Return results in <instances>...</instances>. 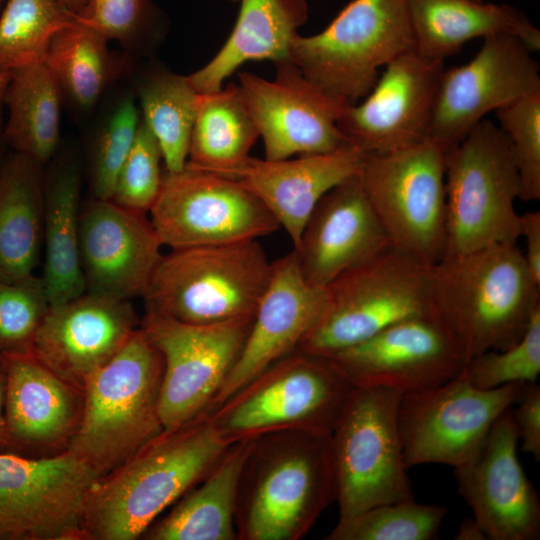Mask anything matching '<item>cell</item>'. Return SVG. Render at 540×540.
Here are the masks:
<instances>
[{
    "label": "cell",
    "mask_w": 540,
    "mask_h": 540,
    "mask_svg": "<svg viewBox=\"0 0 540 540\" xmlns=\"http://www.w3.org/2000/svg\"><path fill=\"white\" fill-rule=\"evenodd\" d=\"M519 238L524 240L525 251L522 252L526 266L540 285V212L531 211L520 214Z\"/></svg>",
    "instance_id": "45"
},
{
    "label": "cell",
    "mask_w": 540,
    "mask_h": 540,
    "mask_svg": "<svg viewBox=\"0 0 540 540\" xmlns=\"http://www.w3.org/2000/svg\"><path fill=\"white\" fill-rule=\"evenodd\" d=\"M142 121L156 138L165 171L182 170L188 159L198 93L186 76L155 71L139 86Z\"/></svg>",
    "instance_id": "35"
},
{
    "label": "cell",
    "mask_w": 540,
    "mask_h": 540,
    "mask_svg": "<svg viewBox=\"0 0 540 540\" xmlns=\"http://www.w3.org/2000/svg\"><path fill=\"white\" fill-rule=\"evenodd\" d=\"M97 479L68 450L39 458L0 451V540H85L84 509Z\"/></svg>",
    "instance_id": "15"
},
{
    "label": "cell",
    "mask_w": 540,
    "mask_h": 540,
    "mask_svg": "<svg viewBox=\"0 0 540 540\" xmlns=\"http://www.w3.org/2000/svg\"><path fill=\"white\" fill-rule=\"evenodd\" d=\"M273 80L240 72L239 88L265 159L329 153L347 146L337 122L348 106L307 79L291 61L275 64Z\"/></svg>",
    "instance_id": "17"
},
{
    "label": "cell",
    "mask_w": 540,
    "mask_h": 540,
    "mask_svg": "<svg viewBox=\"0 0 540 540\" xmlns=\"http://www.w3.org/2000/svg\"><path fill=\"white\" fill-rule=\"evenodd\" d=\"M415 50L433 59L458 53L468 41L494 34L518 37L540 50V31L516 8L482 0H410Z\"/></svg>",
    "instance_id": "28"
},
{
    "label": "cell",
    "mask_w": 540,
    "mask_h": 540,
    "mask_svg": "<svg viewBox=\"0 0 540 540\" xmlns=\"http://www.w3.org/2000/svg\"><path fill=\"white\" fill-rule=\"evenodd\" d=\"M134 100L122 99L98 134L91 163V191L95 199L110 200L119 171L134 143L140 123Z\"/></svg>",
    "instance_id": "41"
},
{
    "label": "cell",
    "mask_w": 540,
    "mask_h": 540,
    "mask_svg": "<svg viewBox=\"0 0 540 540\" xmlns=\"http://www.w3.org/2000/svg\"><path fill=\"white\" fill-rule=\"evenodd\" d=\"M258 138L238 84L198 93L187 164L228 175L251 157Z\"/></svg>",
    "instance_id": "33"
},
{
    "label": "cell",
    "mask_w": 540,
    "mask_h": 540,
    "mask_svg": "<svg viewBox=\"0 0 540 540\" xmlns=\"http://www.w3.org/2000/svg\"><path fill=\"white\" fill-rule=\"evenodd\" d=\"M162 246L145 213L95 198L80 210L86 292L120 300L143 298L163 256Z\"/></svg>",
    "instance_id": "21"
},
{
    "label": "cell",
    "mask_w": 540,
    "mask_h": 540,
    "mask_svg": "<svg viewBox=\"0 0 540 540\" xmlns=\"http://www.w3.org/2000/svg\"><path fill=\"white\" fill-rule=\"evenodd\" d=\"M160 146L140 119L132 148L116 179L111 200L126 208L149 212L156 201L163 180Z\"/></svg>",
    "instance_id": "42"
},
{
    "label": "cell",
    "mask_w": 540,
    "mask_h": 540,
    "mask_svg": "<svg viewBox=\"0 0 540 540\" xmlns=\"http://www.w3.org/2000/svg\"><path fill=\"white\" fill-rule=\"evenodd\" d=\"M5 0H0V12H1V6H2V3L4 2Z\"/></svg>",
    "instance_id": "52"
},
{
    "label": "cell",
    "mask_w": 540,
    "mask_h": 540,
    "mask_svg": "<svg viewBox=\"0 0 540 540\" xmlns=\"http://www.w3.org/2000/svg\"><path fill=\"white\" fill-rule=\"evenodd\" d=\"M446 246L443 257L516 244L520 183L510 143L483 119L445 152Z\"/></svg>",
    "instance_id": "8"
},
{
    "label": "cell",
    "mask_w": 540,
    "mask_h": 540,
    "mask_svg": "<svg viewBox=\"0 0 540 540\" xmlns=\"http://www.w3.org/2000/svg\"><path fill=\"white\" fill-rule=\"evenodd\" d=\"M390 246L359 172L320 199L293 251L304 278L315 287L325 288Z\"/></svg>",
    "instance_id": "24"
},
{
    "label": "cell",
    "mask_w": 540,
    "mask_h": 540,
    "mask_svg": "<svg viewBox=\"0 0 540 540\" xmlns=\"http://www.w3.org/2000/svg\"><path fill=\"white\" fill-rule=\"evenodd\" d=\"M149 213L162 245L171 249L258 240L281 229L237 179L187 163L164 172Z\"/></svg>",
    "instance_id": "12"
},
{
    "label": "cell",
    "mask_w": 540,
    "mask_h": 540,
    "mask_svg": "<svg viewBox=\"0 0 540 540\" xmlns=\"http://www.w3.org/2000/svg\"><path fill=\"white\" fill-rule=\"evenodd\" d=\"M163 359L139 326L86 382L79 425L66 450L99 478L163 430Z\"/></svg>",
    "instance_id": "4"
},
{
    "label": "cell",
    "mask_w": 540,
    "mask_h": 540,
    "mask_svg": "<svg viewBox=\"0 0 540 540\" xmlns=\"http://www.w3.org/2000/svg\"><path fill=\"white\" fill-rule=\"evenodd\" d=\"M524 384L480 389L462 369L441 385L402 394L397 422L406 468L429 463L456 468L468 461Z\"/></svg>",
    "instance_id": "13"
},
{
    "label": "cell",
    "mask_w": 540,
    "mask_h": 540,
    "mask_svg": "<svg viewBox=\"0 0 540 540\" xmlns=\"http://www.w3.org/2000/svg\"><path fill=\"white\" fill-rule=\"evenodd\" d=\"M447 509L415 499L379 504L339 517L326 540H432Z\"/></svg>",
    "instance_id": "37"
},
{
    "label": "cell",
    "mask_w": 540,
    "mask_h": 540,
    "mask_svg": "<svg viewBox=\"0 0 540 540\" xmlns=\"http://www.w3.org/2000/svg\"><path fill=\"white\" fill-rule=\"evenodd\" d=\"M146 15V0H86L77 19L108 40L128 41L140 31Z\"/></svg>",
    "instance_id": "43"
},
{
    "label": "cell",
    "mask_w": 540,
    "mask_h": 540,
    "mask_svg": "<svg viewBox=\"0 0 540 540\" xmlns=\"http://www.w3.org/2000/svg\"><path fill=\"white\" fill-rule=\"evenodd\" d=\"M49 307L41 277L0 281V354L31 350Z\"/></svg>",
    "instance_id": "40"
},
{
    "label": "cell",
    "mask_w": 540,
    "mask_h": 540,
    "mask_svg": "<svg viewBox=\"0 0 540 540\" xmlns=\"http://www.w3.org/2000/svg\"><path fill=\"white\" fill-rule=\"evenodd\" d=\"M240 9L227 40L203 67L187 75L197 93L223 87L249 61L290 60L291 43L308 18L306 0H239Z\"/></svg>",
    "instance_id": "27"
},
{
    "label": "cell",
    "mask_w": 540,
    "mask_h": 540,
    "mask_svg": "<svg viewBox=\"0 0 540 540\" xmlns=\"http://www.w3.org/2000/svg\"><path fill=\"white\" fill-rule=\"evenodd\" d=\"M354 387L332 359L297 349L207 414L229 444L283 430L330 435Z\"/></svg>",
    "instance_id": "5"
},
{
    "label": "cell",
    "mask_w": 540,
    "mask_h": 540,
    "mask_svg": "<svg viewBox=\"0 0 540 540\" xmlns=\"http://www.w3.org/2000/svg\"><path fill=\"white\" fill-rule=\"evenodd\" d=\"M443 61L414 49L388 63L363 100L339 118L348 143L365 154H385L427 139Z\"/></svg>",
    "instance_id": "18"
},
{
    "label": "cell",
    "mask_w": 540,
    "mask_h": 540,
    "mask_svg": "<svg viewBox=\"0 0 540 540\" xmlns=\"http://www.w3.org/2000/svg\"><path fill=\"white\" fill-rule=\"evenodd\" d=\"M445 150L427 138L385 154H366V195L393 247L428 266L446 246Z\"/></svg>",
    "instance_id": "11"
},
{
    "label": "cell",
    "mask_w": 540,
    "mask_h": 540,
    "mask_svg": "<svg viewBox=\"0 0 540 540\" xmlns=\"http://www.w3.org/2000/svg\"><path fill=\"white\" fill-rule=\"evenodd\" d=\"M325 301V289L304 278L294 251L272 262L270 279L241 355L210 411L267 367L296 351L319 321Z\"/></svg>",
    "instance_id": "23"
},
{
    "label": "cell",
    "mask_w": 540,
    "mask_h": 540,
    "mask_svg": "<svg viewBox=\"0 0 540 540\" xmlns=\"http://www.w3.org/2000/svg\"><path fill=\"white\" fill-rule=\"evenodd\" d=\"M271 270L258 240L171 249L143 296L146 312L194 325L250 320Z\"/></svg>",
    "instance_id": "6"
},
{
    "label": "cell",
    "mask_w": 540,
    "mask_h": 540,
    "mask_svg": "<svg viewBox=\"0 0 540 540\" xmlns=\"http://www.w3.org/2000/svg\"><path fill=\"white\" fill-rule=\"evenodd\" d=\"M512 407L495 420L476 453L454 468L455 478L489 540H536L540 500L517 456Z\"/></svg>",
    "instance_id": "20"
},
{
    "label": "cell",
    "mask_w": 540,
    "mask_h": 540,
    "mask_svg": "<svg viewBox=\"0 0 540 540\" xmlns=\"http://www.w3.org/2000/svg\"><path fill=\"white\" fill-rule=\"evenodd\" d=\"M477 1H481V0H477Z\"/></svg>",
    "instance_id": "53"
},
{
    "label": "cell",
    "mask_w": 540,
    "mask_h": 540,
    "mask_svg": "<svg viewBox=\"0 0 540 540\" xmlns=\"http://www.w3.org/2000/svg\"><path fill=\"white\" fill-rule=\"evenodd\" d=\"M531 53L518 37L494 34L468 63L444 70L428 138L446 151L487 113L540 91L539 64Z\"/></svg>",
    "instance_id": "16"
},
{
    "label": "cell",
    "mask_w": 540,
    "mask_h": 540,
    "mask_svg": "<svg viewBox=\"0 0 540 540\" xmlns=\"http://www.w3.org/2000/svg\"><path fill=\"white\" fill-rule=\"evenodd\" d=\"M5 387V371L0 360V451H8L9 449L4 416Z\"/></svg>",
    "instance_id": "47"
},
{
    "label": "cell",
    "mask_w": 540,
    "mask_h": 540,
    "mask_svg": "<svg viewBox=\"0 0 540 540\" xmlns=\"http://www.w3.org/2000/svg\"><path fill=\"white\" fill-rule=\"evenodd\" d=\"M81 174L77 162L59 159L44 176L41 276L50 306L86 292L79 253Z\"/></svg>",
    "instance_id": "30"
},
{
    "label": "cell",
    "mask_w": 540,
    "mask_h": 540,
    "mask_svg": "<svg viewBox=\"0 0 540 540\" xmlns=\"http://www.w3.org/2000/svg\"><path fill=\"white\" fill-rule=\"evenodd\" d=\"M430 268L392 245L325 289L323 313L299 346L330 357L407 318L429 314Z\"/></svg>",
    "instance_id": "9"
},
{
    "label": "cell",
    "mask_w": 540,
    "mask_h": 540,
    "mask_svg": "<svg viewBox=\"0 0 540 540\" xmlns=\"http://www.w3.org/2000/svg\"><path fill=\"white\" fill-rule=\"evenodd\" d=\"M73 13L78 14L85 6L86 0H57Z\"/></svg>",
    "instance_id": "49"
},
{
    "label": "cell",
    "mask_w": 540,
    "mask_h": 540,
    "mask_svg": "<svg viewBox=\"0 0 540 540\" xmlns=\"http://www.w3.org/2000/svg\"><path fill=\"white\" fill-rule=\"evenodd\" d=\"M330 435L298 430L251 440L237 497L238 540H299L336 499Z\"/></svg>",
    "instance_id": "3"
},
{
    "label": "cell",
    "mask_w": 540,
    "mask_h": 540,
    "mask_svg": "<svg viewBox=\"0 0 540 540\" xmlns=\"http://www.w3.org/2000/svg\"><path fill=\"white\" fill-rule=\"evenodd\" d=\"M9 452L68 447L83 410V391L66 382L31 350L1 353Z\"/></svg>",
    "instance_id": "25"
},
{
    "label": "cell",
    "mask_w": 540,
    "mask_h": 540,
    "mask_svg": "<svg viewBox=\"0 0 540 540\" xmlns=\"http://www.w3.org/2000/svg\"><path fill=\"white\" fill-rule=\"evenodd\" d=\"M463 373L472 385L486 390L536 382L540 373V308L518 342L505 349L472 356Z\"/></svg>",
    "instance_id": "38"
},
{
    "label": "cell",
    "mask_w": 540,
    "mask_h": 540,
    "mask_svg": "<svg viewBox=\"0 0 540 540\" xmlns=\"http://www.w3.org/2000/svg\"><path fill=\"white\" fill-rule=\"evenodd\" d=\"M232 444L208 414L163 430L123 464L99 477L83 516L85 540H134L196 486Z\"/></svg>",
    "instance_id": "1"
},
{
    "label": "cell",
    "mask_w": 540,
    "mask_h": 540,
    "mask_svg": "<svg viewBox=\"0 0 540 540\" xmlns=\"http://www.w3.org/2000/svg\"><path fill=\"white\" fill-rule=\"evenodd\" d=\"M43 165L12 151L0 167V281L28 278L43 240Z\"/></svg>",
    "instance_id": "29"
},
{
    "label": "cell",
    "mask_w": 540,
    "mask_h": 540,
    "mask_svg": "<svg viewBox=\"0 0 540 540\" xmlns=\"http://www.w3.org/2000/svg\"><path fill=\"white\" fill-rule=\"evenodd\" d=\"M252 320L194 325L145 312L140 327L164 365L159 406L164 430L210 411L241 355Z\"/></svg>",
    "instance_id": "14"
},
{
    "label": "cell",
    "mask_w": 540,
    "mask_h": 540,
    "mask_svg": "<svg viewBox=\"0 0 540 540\" xmlns=\"http://www.w3.org/2000/svg\"><path fill=\"white\" fill-rule=\"evenodd\" d=\"M250 441L232 444L208 474L143 534L148 540H238L235 515Z\"/></svg>",
    "instance_id": "31"
},
{
    "label": "cell",
    "mask_w": 540,
    "mask_h": 540,
    "mask_svg": "<svg viewBox=\"0 0 540 540\" xmlns=\"http://www.w3.org/2000/svg\"><path fill=\"white\" fill-rule=\"evenodd\" d=\"M7 149H8V146L3 138V136L1 135L0 136V167H1V164L7 154Z\"/></svg>",
    "instance_id": "50"
},
{
    "label": "cell",
    "mask_w": 540,
    "mask_h": 540,
    "mask_svg": "<svg viewBox=\"0 0 540 540\" xmlns=\"http://www.w3.org/2000/svg\"><path fill=\"white\" fill-rule=\"evenodd\" d=\"M513 417L522 450L536 462L540 460V386L526 383L512 407Z\"/></svg>",
    "instance_id": "44"
},
{
    "label": "cell",
    "mask_w": 540,
    "mask_h": 540,
    "mask_svg": "<svg viewBox=\"0 0 540 540\" xmlns=\"http://www.w3.org/2000/svg\"><path fill=\"white\" fill-rule=\"evenodd\" d=\"M61 95L45 62L11 71L4 94L8 118L2 131L8 148L47 163L59 141Z\"/></svg>",
    "instance_id": "32"
},
{
    "label": "cell",
    "mask_w": 540,
    "mask_h": 540,
    "mask_svg": "<svg viewBox=\"0 0 540 540\" xmlns=\"http://www.w3.org/2000/svg\"><path fill=\"white\" fill-rule=\"evenodd\" d=\"M454 539L488 540L485 532L473 517L463 520L454 536Z\"/></svg>",
    "instance_id": "46"
},
{
    "label": "cell",
    "mask_w": 540,
    "mask_h": 540,
    "mask_svg": "<svg viewBox=\"0 0 540 540\" xmlns=\"http://www.w3.org/2000/svg\"><path fill=\"white\" fill-rule=\"evenodd\" d=\"M401 394L355 386L331 433L339 517L415 499L397 422Z\"/></svg>",
    "instance_id": "10"
},
{
    "label": "cell",
    "mask_w": 540,
    "mask_h": 540,
    "mask_svg": "<svg viewBox=\"0 0 540 540\" xmlns=\"http://www.w3.org/2000/svg\"><path fill=\"white\" fill-rule=\"evenodd\" d=\"M329 358L354 386L384 387L401 395L441 385L466 364L432 313L399 321Z\"/></svg>",
    "instance_id": "19"
},
{
    "label": "cell",
    "mask_w": 540,
    "mask_h": 540,
    "mask_svg": "<svg viewBox=\"0 0 540 540\" xmlns=\"http://www.w3.org/2000/svg\"><path fill=\"white\" fill-rule=\"evenodd\" d=\"M225 1H228V2H231V3H236V2H238L239 0H225Z\"/></svg>",
    "instance_id": "51"
},
{
    "label": "cell",
    "mask_w": 540,
    "mask_h": 540,
    "mask_svg": "<svg viewBox=\"0 0 540 540\" xmlns=\"http://www.w3.org/2000/svg\"><path fill=\"white\" fill-rule=\"evenodd\" d=\"M365 153L353 146L283 160L250 157L228 175L269 210L295 246L320 199L361 171Z\"/></svg>",
    "instance_id": "26"
},
{
    "label": "cell",
    "mask_w": 540,
    "mask_h": 540,
    "mask_svg": "<svg viewBox=\"0 0 540 540\" xmlns=\"http://www.w3.org/2000/svg\"><path fill=\"white\" fill-rule=\"evenodd\" d=\"M500 129L510 143L516 163L519 199L540 198V91L523 96L496 110Z\"/></svg>",
    "instance_id": "39"
},
{
    "label": "cell",
    "mask_w": 540,
    "mask_h": 540,
    "mask_svg": "<svg viewBox=\"0 0 540 540\" xmlns=\"http://www.w3.org/2000/svg\"><path fill=\"white\" fill-rule=\"evenodd\" d=\"M414 49L410 0H352L321 32L297 34L290 60L326 94L353 105L380 68Z\"/></svg>",
    "instance_id": "7"
},
{
    "label": "cell",
    "mask_w": 540,
    "mask_h": 540,
    "mask_svg": "<svg viewBox=\"0 0 540 540\" xmlns=\"http://www.w3.org/2000/svg\"><path fill=\"white\" fill-rule=\"evenodd\" d=\"M107 41L77 19L53 37L46 53L44 62L62 93L82 109L92 107L116 76Z\"/></svg>",
    "instance_id": "34"
},
{
    "label": "cell",
    "mask_w": 540,
    "mask_h": 540,
    "mask_svg": "<svg viewBox=\"0 0 540 540\" xmlns=\"http://www.w3.org/2000/svg\"><path fill=\"white\" fill-rule=\"evenodd\" d=\"M76 20L57 0H7L0 12V72L44 62L53 37Z\"/></svg>",
    "instance_id": "36"
},
{
    "label": "cell",
    "mask_w": 540,
    "mask_h": 540,
    "mask_svg": "<svg viewBox=\"0 0 540 540\" xmlns=\"http://www.w3.org/2000/svg\"><path fill=\"white\" fill-rule=\"evenodd\" d=\"M10 79V72H0V136L3 131V119H2V108L4 105V94Z\"/></svg>",
    "instance_id": "48"
},
{
    "label": "cell",
    "mask_w": 540,
    "mask_h": 540,
    "mask_svg": "<svg viewBox=\"0 0 540 540\" xmlns=\"http://www.w3.org/2000/svg\"><path fill=\"white\" fill-rule=\"evenodd\" d=\"M539 290L517 245L496 244L432 265L429 307L467 362L518 342L540 308Z\"/></svg>",
    "instance_id": "2"
},
{
    "label": "cell",
    "mask_w": 540,
    "mask_h": 540,
    "mask_svg": "<svg viewBox=\"0 0 540 540\" xmlns=\"http://www.w3.org/2000/svg\"><path fill=\"white\" fill-rule=\"evenodd\" d=\"M140 321L130 300L85 292L49 307L31 352L83 391L87 380L122 348Z\"/></svg>",
    "instance_id": "22"
}]
</instances>
